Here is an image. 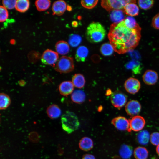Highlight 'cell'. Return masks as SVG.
I'll return each mask as SVG.
<instances>
[{"label": "cell", "mask_w": 159, "mask_h": 159, "mask_svg": "<svg viewBox=\"0 0 159 159\" xmlns=\"http://www.w3.org/2000/svg\"><path fill=\"white\" fill-rule=\"evenodd\" d=\"M124 20L112 24L108 35L114 51L119 54L125 53L135 48L141 37L140 27L129 28L125 25Z\"/></svg>", "instance_id": "6da1fadb"}, {"label": "cell", "mask_w": 159, "mask_h": 159, "mask_svg": "<svg viewBox=\"0 0 159 159\" xmlns=\"http://www.w3.org/2000/svg\"><path fill=\"white\" fill-rule=\"evenodd\" d=\"M104 26L98 22H92L87 26L85 33L87 40L92 43H97L102 41L106 35Z\"/></svg>", "instance_id": "7a4b0ae2"}, {"label": "cell", "mask_w": 159, "mask_h": 159, "mask_svg": "<svg viewBox=\"0 0 159 159\" xmlns=\"http://www.w3.org/2000/svg\"><path fill=\"white\" fill-rule=\"evenodd\" d=\"M61 121L63 130L68 134H70L77 130L80 123L78 119L74 112L66 111L62 116Z\"/></svg>", "instance_id": "3957f363"}, {"label": "cell", "mask_w": 159, "mask_h": 159, "mask_svg": "<svg viewBox=\"0 0 159 159\" xmlns=\"http://www.w3.org/2000/svg\"><path fill=\"white\" fill-rule=\"evenodd\" d=\"M54 68L60 73H69L74 68L73 59L71 57L63 56L58 60Z\"/></svg>", "instance_id": "277c9868"}, {"label": "cell", "mask_w": 159, "mask_h": 159, "mask_svg": "<svg viewBox=\"0 0 159 159\" xmlns=\"http://www.w3.org/2000/svg\"><path fill=\"white\" fill-rule=\"evenodd\" d=\"M133 1L129 0H103L101 1V5L107 11L110 12L114 10L123 9L127 4Z\"/></svg>", "instance_id": "5b68a950"}, {"label": "cell", "mask_w": 159, "mask_h": 159, "mask_svg": "<svg viewBox=\"0 0 159 159\" xmlns=\"http://www.w3.org/2000/svg\"><path fill=\"white\" fill-rule=\"evenodd\" d=\"M110 99L112 105L119 109L125 105L127 101L126 95L119 91L113 92L111 95Z\"/></svg>", "instance_id": "8992f818"}, {"label": "cell", "mask_w": 159, "mask_h": 159, "mask_svg": "<svg viewBox=\"0 0 159 159\" xmlns=\"http://www.w3.org/2000/svg\"><path fill=\"white\" fill-rule=\"evenodd\" d=\"M58 54L56 52L50 49H47L43 53L41 60L44 64L55 66L58 58Z\"/></svg>", "instance_id": "52a82bcc"}, {"label": "cell", "mask_w": 159, "mask_h": 159, "mask_svg": "<svg viewBox=\"0 0 159 159\" xmlns=\"http://www.w3.org/2000/svg\"><path fill=\"white\" fill-rule=\"evenodd\" d=\"M124 85L126 91L132 94L137 93L141 87L140 82L137 79L133 77L127 79L125 81Z\"/></svg>", "instance_id": "ba28073f"}, {"label": "cell", "mask_w": 159, "mask_h": 159, "mask_svg": "<svg viewBox=\"0 0 159 159\" xmlns=\"http://www.w3.org/2000/svg\"><path fill=\"white\" fill-rule=\"evenodd\" d=\"M111 122L114 126L119 130L131 131L129 120L124 117L119 116L115 117L112 120Z\"/></svg>", "instance_id": "9c48e42d"}, {"label": "cell", "mask_w": 159, "mask_h": 159, "mask_svg": "<svg viewBox=\"0 0 159 159\" xmlns=\"http://www.w3.org/2000/svg\"><path fill=\"white\" fill-rule=\"evenodd\" d=\"M141 108L140 102L135 100L128 101L125 106V110L127 114L132 117L137 115L140 112Z\"/></svg>", "instance_id": "30bf717a"}, {"label": "cell", "mask_w": 159, "mask_h": 159, "mask_svg": "<svg viewBox=\"0 0 159 159\" xmlns=\"http://www.w3.org/2000/svg\"><path fill=\"white\" fill-rule=\"evenodd\" d=\"M131 130L137 132L140 131L144 127L145 123V119L142 117L136 115L129 120Z\"/></svg>", "instance_id": "8fae6325"}, {"label": "cell", "mask_w": 159, "mask_h": 159, "mask_svg": "<svg viewBox=\"0 0 159 159\" xmlns=\"http://www.w3.org/2000/svg\"><path fill=\"white\" fill-rule=\"evenodd\" d=\"M143 80L144 83L148 85L155 84L157 82L158 77L157 72L152 70H148L143 76Z\"/></svg>", "instance_id": "7c38bea8"}, {"label": "cell", "mask_w": 159, "mask_h": 159, "mask_svg": "<svg viewBox=\"0 0 159 159\" xmlns=\"http://www.w3.org/2000/svg\"><path fill=\"white\" fill-rule=\"evenodd\" d=\"M67 4L63 0H59L54 2L52 6V10L53 15L60 16L62 15L67 9Z\"/></svg>", "instance_id": "4fadbf2b"}, {"label": "cell", "mask_w": 159, "mask_h": 159, "mask_svg": "<svg viewBox=\"0 0 159 159\" xmlns=\"http://www.w3.org/2000/svg\"><path fill=\"white\" fill-rule=\"evenodd\" d=\"M125 14L123 9L116 10L110 11V17L113 23H118L125 19Z\"/></svg>", "instance_id": "5bb4252c"}, {"label": "cell", "mask_w": 159, "mask_h": 159, "mask_svg": "<svg viewBox=\"0 0 159 159\" xmlns=\"http://www.w3.org/2000/svg\"><path fill=\"white\" fill-rule=\"evenodd\" d=\"M135 0L127 4L124 8L126 14L130 16H134L138 15L139 13V9L136 3Z\"/></svg>", "instance_id": "9a60e30c"}, {"label": "cell", "mask_w": 159, "mask_h": 159, "mask_svg": "<svg viewBox=\"0 0 159 159\" xmlns=\"http://www.w3.org/2000/svg\"><path fill=\"white\" fill-rule=\"evenodd\" d=\"M74 88V85L72 82L65 81L59 85V91L62 95L67 96L72 93Z\"/></svg>", "instance_id": "2e32d148"}, {"label": "cell", "mask_w": 159, "mask_h": 159, "mask_svg": "<svg viewBox=\"0 0 159 159\" xmlns=\"http://www.w3.org/2000/svg\"><path fill=\"white\" fill-rule=\"evenodd\" d=\"M55 49L57 52L62 55L68 53L70 50L69 44L66 42L61 40L57 42L55 44Z\"/></svg>", "instance_id": "e0dca14e"}, {"label": "cell", "mask_w": 159, "mask_h": 159, "mask_svg": "<svg viewBox=\"0 0 159 159\" xmlns=\"http://www.w3.org/2000/svg\"><path fill=\"white\" fill-rule=\"evenodd\" d=\"M93 142L90 138L85 137L80 140L79 146L80 148L82 150L87 151L92 149L93 147Z\"/></svg>", "instance_id": "ac0fdd59"}, {"label": "cell", "mask_w": 159, "mask_h": 159, "mask_svg": "<svg viewBox=\"0 0 159 159\" xmlns=\"http://www.w3.org/2000/svg\"><path fill=\"white\" fill-rule=\"evenodd\" d=\"M89 51L88 48L85 46H81L77 49L75 58L78 62H84L88 54Z\"/></svg>", "instance_id": "d6986e66"}, {"label": "cell", "mask_w": 159, "mask_h": 159, "mask_svg": "<svg viewBox=\"0 0 159 159\" xmlns=\"http://www.w3.org/2000/svg\"><path fill=\"white\" fill-rule=\"evenodd\" d=\"M132 147L129 145L123 144L120 147L119 153L120 157L124 159H128L133 153Z\"/></svg>", "instance_id": "ffe728a7"}, {"label": "cell", "mask_w": 159, "mask_h": 159, "mask_svg": "<svg viewBox=\"0 0 159 159\" xmlns=\"http://www.w3.org/2000/svg\"><path fill=\"white\" fill-rule=\"evenodd\" d=\"M47 112L49 117L52 119L58 118L61 114L60 109L55 104L49 106L47 109Z\"/></svg>", "instance_id": "44dd1931"}, {"label": "cell", "mask_w": 159, "mask_h": 159, "mask_svg": "<svg viewBox=\"0 0 159 159\" xmlns=\"http://www.w3.org/2000/svg\"><path fill=\"white\" fill-rule=\"evenodd\" d=\"M150 136L149 132L146 130H143L139 132L137 135L136 140L138 143L142 145L148 144Z\"/></svg>", "instance_id": "7402d4cb"}, {"label": "cell", "mask_w": 159, "mask_h": 159, "mask_svg": "<svg viewBox=\"0 0 159 159\" xmlns=\"http://www.w3.org/2000/svg\"><path fill=\"white\" fill-rule=\"evenodd\" d=\"M71 98L75 103L81 104L83 102L85 99V95L84 92L81 90H76L72 94Z\"/></svg>", "instance_id": "603a6c76"}, {"label": "cell", "mask_w": 159, "mask_h": 159, "mask_svg": "<svg viewBox=\"0 0 159 159\" xmlns=\"http://www.w3.org/2000/svg\"><path fill=\"white\" fill-rule=\"evenodd\" d=\"M148 154L146 148L143 147H138L134 151V155L136 159H147Z\"/></svg>", "instance_id": "cb8c5ba5"}, {"label": "cell", "mask_w": 159, "mask_h": 159, "mask_svg": "<svg viewBox=\"0 0 159 159\" xmlns=\"http://www.w3.org/2000/svg\"><path fill=\"white\" fill-rule=\"evenodd\" d=\"M72 82L74 86L78 88H81L84 87L85 81L84 76L82 74H76L73 76Z\"/></svg>", "instance_id": "d4e9b609"}, {"label": "cell", "mask_w": 159, "mask_h": 159, "mask_svg": "<svg viewBox=\"0 0 159 159\" xmlns=\"http://www.w3.org/2000/svg\"><path fill=\"white\" fill-rule=\"evenodd\" d=\"M29 5L30 2L28 0H18L15 8L18 11L23 13L28 10Z\"/></svg>", "instance_id": "484cf974"}, {"label": "cell", "mask_w": 159, "mask_h": 159, "mask_svg": "<svg viewBox=\"0 0 159 159\" xmlns=\"http://www.w3.org/2000/svg\"><path fill=\"white\" fill-rule=\"evenodd\" d=\"M51 5L49 0H37L35 1V5L38 11H42L47 9Z\"/></svg>", "instance_id": "4316f807"}, {"label": "cell", "mask_w": 159, "mask_h": 159, "mask_svg": "<svg viewBox=\"0 0 159 159\" xmlns=\"http://www.w3.org/2000/svg\"><path fill=\"white\" fill-rule=\"evenodd\" d=\"M101 53L105 56L112 55L114 51V48L110 43H105L102 44L100 48Z\"/></svg>", "instance_id": "83f0119b"}, {"label": "cell", "mask_w": 159, "mask_h": 159, "mask_svg": "<svg viewBox=\"0 0 159 159\" xmlns=\"http://www.w3.org/2000/svg\"><path fill=\"white\" fill-rule=\"evenodd\" d=\"M82 41V38L80 35L72 34L69 37L68 43L71 47H74L78 46L80 44Z\"/></svg>", "instance_id": "f1b7e54d"}, {"label": "cell", "mask_w": 159, "mask_h": 159, "mask_svg": "<svg viewBox=\"0 0 159 159\" xmlns=\"http://www.w3.org/2000/svg\"><path fill=\"white\" fill-rule=\"evenodd\" d=\"M11 100L7 95L1 93L0 95V108L3 110L7 108L10 105Z\"/></svg>", "instance_id": "f546056e"}, {"label": "cell", "mask_w": 159, "mask_h": 159, "mask_svg": "<svg viewBox=\"0 0 159 159\" xmlns=\"http://www.w3.org/2000/svg\"><path fill=\"white\" fill-rule=\"evenodd\" d=\"M124 22L125 25L129 28H136L140 27L133 17L128 16L126 17Z\"/></svg>", "instance_id": "4dcf8cb0"}, {"label": "cell", "mask_w": 159, "mask_h": 159, "mask_svg": "<svg viewBox=\"0 0 159 159\" xmlns=\"http://www.w3.org/2000/svg\"><path fill=\"white\" fill-rule=\"evenodd\" d=\"M138 3L140 8L144 10H148L153 6L154 2L152 0H139Z\"/></svg>", "instance_id": "1f68e13d"}, {"label": "cell", "mask_w": 159, "mask_h": 159, "mask_svg": "<svg viewBox=\"0 0 159 159\" xmlns=\"http://www.w3.org/2000/svg\"><path fill=\"white\" fill-rule=\"evenodd\" d=\"M98 1L97 0H82L81 1V3L84 7L87 9H91L95 6Z\"/></svg>", "instance_id": "d6a6232c"}, {"label": "cell", "mask_w": 159, "mask_h": 159, "mask_svg": "<svg viewBox=\"0 0 159 159\" xmlns=\"http://www.w3.org/2000/svg\"><path fill=\"white\" fill-rule=\"evenodd\" d=\"M16 1V0H3L2 4L6 9H11L15 7Z\"/></svg>", "instance_id": "836d02e7"}, {"label": "cell", "mask_w": 159, "mask_h": 159, "mask_svg": "<svg viewBox=\"0 0 159 159\" xmlns=\"http://www.w3.org/2000/svg\"><path fill=\"white\" fill-rule=\"evenodd\" d=\"M8 17V13L7 9L4 6H0V21L3 22L6 21Z\"/></svg>", "instance_id": "e575fe53"}, {"label": "cell", "mask_w": 159, "mask_h": 159, "mask_svg": "<svg viewBox=\"0 0 159 159\" xmlns=\"http://www.w3.org/2000/svg\"><path fill=\"white\" fill-rule=\"evenodd\" d=\"M150 141L154 145H159V132H155L152 133L150 135Z\"/></svg>", "instance_id": "d590c367"}, {"label": "cell", "mask_w": 159, "mask_h": 159, "mask_svg": "<svg viewBox=\"0 0 159 159\" xmlns=\"http://www.w3.org/2000/svg\"><path fill=\"white\" fill-rule=\"evenodd\" d=\"M152 24L154 28L159 29V13L153 17L152 20Z\"/></svg>", "instance_id": "8d00e7d4"}, {"label": "cell", "mask_w": 159, "mask_h": 159, "mask_svg": "<svg viewBox=\"0 0 159 159\" xmlns=\"http://www.w3.org/2000/svg\"><path fill=\"white\" fill-rule=\"evenodd\" d=\"M39 138L38 135L35 132H31L29 135V138L30 141L33 142H36L38 141Z\"/></svg>", "instance_id": "74e56055"}, {"label": "cell", "mask_w": 159, "mask_h": 159, "mask_svg": "<svg viewBox=\"0 0 159 159\" xmlns=\"http://www.w3.org/2000/svg\"><path fill=\"white\" fill-rule=\"evenodd\" d=\"M82 159H96L95 157L90 154H86L83 155Z\"/></svg>", "instance_id": "f35d334b"}, {"label": "cell", "mask_w": 159, "mask_h": 159, "mask_svg": "<svg viewBox=\"0 0 159 159\" xmlns=\"http://www.w3.org/2000/svg\"><path fill=\"white\" fill-rule=\"evenodd\" d=\"M156 151L157 154L159 155V145H157L156 147Z\"/></svg>", "instance_id": "ab89813d"}, {"label": "cell", "mask_w": 159, "mask_h": 159, "mask_svg": "<svg viewBox=\"0 0 159 159\" xmlns=\"http://www.w3.org/2000/svg\"><path fill=\"white\" fill-rule=\"evenodd\" d=\"M76 22V21H74L72 22V24L73 26L75 27L76 26H77L76 24H77V23H75Z\"/></svg>", "instance_id": "60d3db41"}]
</instances>
